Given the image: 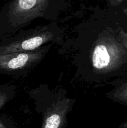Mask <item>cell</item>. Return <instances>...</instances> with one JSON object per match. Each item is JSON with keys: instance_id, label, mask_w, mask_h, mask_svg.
Masks as SVG:
<instances>
[{"instance_id": "6da1fadb", "label": "cell", "mask_w": 127, "mask_h": 128, "mask_svg": "<svg viewBox=\"0 0 127 128\" xmlns=\"http://www.w3.org/2000/svg\"><path fill=\"white\" fill-rule=\"evenodd\" d=\"M91 62L97 71L127 78V49L118 40L117 31L108 32L106 40L96 42L91 54Z\"/></svg>"}, {"instance_id": "7a4b0ae2", "label": "cell", "mask_w": 127, "mask_h": 128, "mask_svg": "<svg viewBox=\"0 0 127 128\" xmlns=\"http://www.w3.org/2000/svg\"><path fill=\"white\" fill-rule=\"evenodd\" d=\"M62 30L54 26L36 27L0 41V55L34 51L44 44L59 41Z\"/></svg>"}, {"instance_id": "3957f363", "label": "cell", "mask_w": 127, "mask_h": 128, "mask_svg": "<svg viewBox=\"0 0 127 128\" xmlns=\"http://www.w3.org/2000/svg\"><path fill=\"white\" fill-rule=\"evenodd\" d=\"M52 44H48L34 51L1 54L0 73L17 75L31 70L43 60Z\"/></svg>"}, {"instance_id": "277c9868", "label": "cell", "mask_w": 127, "mask_h": 128, "mask_svg": "<svg viewBox=\"0 0 127 128\" xmlns=\"http://www.w3.org/2000/svg\"><path fill=\"white\" fill-rule=\"evenodd\" d=\"M73 104V100L65 97L59 98L53 101L45 111L43 128H59Z\"/></svg>"}, {"instance_id": "5b68a950", "label": "cell", "mask_w": 127, "mask_h": 128, "mask_svg": "<svg viewBox=\"0 0 127 128\" xmlns=\"http://www.w3.org/2000/svg\"><path fill=\"white\" fill-rule=\"evenodd\" d=\"M114 86L107 96L114 102L127 106V78H120L111 82Z\"/></svg>"}, {"instance_id": "8992f818", "label": "cell", "mask_w": 127, "mask_h": 128, "mask_svg": "<svg viewBox=\"0 0 127 128\" xmlns=\"http://www.w3.org/2000/svg\"><path fill=\"white\" fill-rule=\"evenodd\" d=\"M14 86L11 84H0V110L11 101L15 94Z\"/></svg>"}, {"instance_id": "52a82bcc", "label": "cell", "mask_w": 127, "mask_h": 128, "mask_svg": "<svg viewBox=\"0 0 127 128\" xmlns=\"http://www.w3.org/2000/svg\"><path fill=\"white\" fill-rule=\"evenodd\" d=\"M117 30L118 40L127 49V30L123 27H118Z\"/></svg>"}, {"instance_id": "ba28073f", "label": "cell", "mask_w": 127, "mask_h": 128, "mask_svg": "<svg viewBox=\"0 0 127 128\" xmlns=\"http://www.w3.org/2000/svg\"><path fill=\"white\" fill-rule=\"evenodd\" d=\"M0 128H8V121L2 117H0Z\"/></svg>"}, {"instance_id": "9c48e42d", "label": "cell", "mask_w": 127, "mask_h": 128, "mask_svg": "<svg viewBox=\"0 0 127 128\" xmlns=\"http://www.w3.org/2000/svg\"><path fill=\"white\" fill-rule=\"evenodd\" d=\"M120 128H127V118H126L125 121L122 124Z\"/></svg>"}, {"instance_id": "30bf717a", "label": "cell", "mask_w": 127, "mask_h": 128, "mask_svg": "<svg viewBox=\"0 0 127 128\" xmlns=\"http://www.w3.org/2000/svg\"><path fill=\"white\" fill-rule=\"evenodd\" d=\"M123 12H124L125 14L127 16V7L124 8V10H123Z\"/></svg>"}, {"instance_id": "8fae6325", "label": "cell", "mask_w": 127, "mask_h": 128, "mask_svg": "<svg viewBox=\"0 0 127 128\" xmlns=\"http://www.w3.org/2000/svg\"><path fill=\"white\" fill-rule=\"evenodd\" d=\"M123 28H124L125 29H126V30H127V25H126V26H125V27H123Z\"/></svg>"}]
</instances>
